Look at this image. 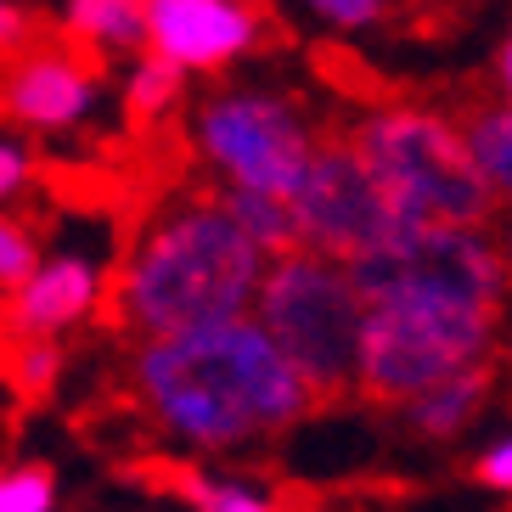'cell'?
Wrapping results in <instances>:
<instances>
[{
    "mask_svg": "<svg viewBox=\"0 0 512 512\" xmlns=\"http://www.w3.org/2000/svg\"><path fill=\"white\" fill-rule=\"evenodd\" d=\"M136 400L192 451H237L310 417L316 389L254 316L141 338L130 355Z\"/></svg>",
    "mask_w": 512,
    "mask_h": 512,
    "instance_id": "obj_1",
    "label": "cell"
},
{
    "mask_svg": "<svg viewBox=\"0 0 512 512\" xmlns=\"http://www.w3.org/2000/svg\"><path fill=\"white\" fill-rule=\"evenodd\" d=\"M265 271V248L226 214L220 192H186L147 214L124 254L113 304L136 338L220 327L254 316Z\"/></svg>",
    "mask_w": 512,
    "mask_h": 512,
    "instance_id": "obj_2",
    "label": "cell"
},
{
    "mask_svg": "<svg viewBox=\"0 0 512 512\" xmlns=\"http://www.w3.org/2000/svg\"><path fill=\"white\" fill-rule=\"evenodd\" d=\"M349 147L366 158L406 226L490 231L501 197L484 181L467 130L428 107H377L349 130Z\"/></svg>",
    "mask_w": 512,
    "mask_h": 512,
    "instance_id": "obj_3",
    "label": "cell"
},
{
    "mask_svg": "<svg viewBox=\"0 0 512 512\" xmlns=\"http://www.w3.org/2000/svg\"><path fill=\"white\" fill-rule=\"evenodd\" d=\"M254 321L271 332V344L299 366L316 400L361 394V349H366V299L355 271L327 254H282L271 259L259 287Z\"/></svg>",
    "mask_w": 512,
    "mask_h": 512,
    "instance_id": "obj_4",
    "label": "cell"
},
{
    "mask_svg": "<svg viewBox=\"0 0 512 512\" xmlns=\"http://www.w3.org/2000/svg\"><path fill=\"white\" fill-rule=\"evenodd\" d=\"M366 310L406 304V310H456V316L501 321L512 293V271L496 231L411 226L383 254L349 265Z\"/></svg>",
    "mask_w": 512,
    "mask_h": 512,
    "instance_id": "obj_5",
    "label": "cell"
},
{
    "mask_svg": "<svg viewBox=\"0 0 512 512\" xmlns=\"http://www.w3.org/2000/svg\"><path fill=\"white\" fill-rule=\"evenodd\" d=\"M192 147L220 175V186L293 203V192L304 186V175L316 164L321 141L293 96L248 91L242 85V91H214L197 102Z\"/></svg>",
    "mask_w": 512,
    "mask_h": 512,
    "instance_id": "obj_6",
    "label": "cell"
},
{
    "mask_svg": "<svg viewBox=\"0 0 512 512\" xmlns=\"http://www.w3.org/2000/svg\"><path fill=\"white\" fill-rule=\"evenodd\" d=\"M496 344L490 316H456V310H406L383 304L366 310V349H361V394L406 411L428 389L451 377L479 372Z\"/></svg>",
    "mask_w": 512,
    "mask_h": 512,
    "instance_id": "obj_7",
    "label": "cell"
},
{
    "mask_svg": "<svg viewBox=\"0 0 512 512\" xmlns=\"http://www.w3.org/2000/svg\"><path fill=\"white\" fill-rule=\"evenodd\" d=\"M293 214H299V237L310 254H327L338 265H361V259L383 254L389 242L406 237V220L394 214L389 192L377 186L366 158L344 141H321L316 164L293 192Z\"/></svg>",
    "mask_w": 512,
    "mask_h": 512,
    "instance_id": "obj_8",
    "label": "cell"
},
{
    "mask_svg": "<svg viewBox=\"0 0 512 512\" xmlns=\"http://www.w3.org/2000/svg\"><path fill=\"white\" fill-rule=\"evenodd\" d=\"M265 40V12L237 0H147V51L181 74H214Z\"/></svg>",
    "mask_w": 512,
    "mask_h": 512,
    "instance_id": "obj_9",
    "label": "cell"
},
{
    "mask_svg": "<svg viewBox=\"0 0 512 512\" xmlns=\"http://www.w3.org/2000/svg\"><path fill=\"white\" fill-rule=\"evenodd\" d=\"M96 107V62L68 40H34L0 62V113L29 130H74Z\"/></svg>",
    "mask_w": 512,
    "mask_h": 512,
    "instance_id": "obj_10",
    "label": "cell"
},
{
    "mask_svg": "<svg viewBox=\"0 0 512 512\" xmlns=\"http://www.w3.org/2000/svg\"><path fill=\"white\" fill-rule=\"evenodd\" d=\"M102 304V271L91 254H51L29 287L0 304V338L12 344H57L68 327Z\"/></svg>",
    "mask_w": 512,
    "mask_h": 512,
    "instance_id": "obj_11",
    "label": "cell"
},
{
    "mask_svg": "<svg viewBox=\"0 0 512 512\" xmlns=\"http://www.w3.org/2000/svg\"><path fill=\"white\" fill-rule=\"evenodd\" d=\"M62 40L91 62L147 57V6L141 0H68L62 6Z\"/></svg>",
    "mask_w": 512,
    "mask_h": 512,
    "instance_id": "obj_12",
    "label": "cell"
},
{
    "mask_svg": "<svg viewBox=\"0 0 512 512\" xmlns=\"http://www.w3.org/2000/svg\"><path fill=\"white\" fill-rule=\"evenodd\" d=\"M484 394H490V372H467V377H451V383H439L428 389L422 400L406 406V428L422 439H456L467 422L484 411Z\"/></svg>",
    "mask_w": 512,
    "mask_h": 512,
    "instance_id": "obj_13",
    "label": "cell"
},
{
    "mask_svg": "<svg viewBox=\"0 0 512 512\" xmlns=\"http://www.w3.org/2000/svg\"><path fill=\"white\" fill-rule=\"evenodd\" d=\"M220 203L226 214L237 220L248 237L265 248V259H282V254H299L304 237H299V214L287 197H265V192H237V186H220Z\"/></svg>",
    "mask_w": 512,
    "mask_h": 512,
    "instance_id": "obj_14",
    "label": "cell"
},
{
    "mask_svg": "<svg viewBox=\"0 0 512 512\" xmlns=\"http://www.w3.org/2000/svg\"><path fill=\"white\" fill-rule=\"evenodd\" d=\"M467 147L479 158L484 181L496 186L501 203H512V107L496 102V107H473L467 113Z\"/></svg>",
    "mask_w": 512,
    "mask_h": 512,
    "instance_id": "obj_15",
    "label": "cell"
},
{
    "mask_svg": "<svg viewBox=\"0 0 512 512\" xmlns=\"http://www.w3.org/2000/svg\"><path fill=\"white\" fill-rule=\"evenodd\" d=\"M181 85H186L181 68H169L164 57L147 51V57L130 62V74H124V113L136 124H158L169 107L181 102Z\"/></svg>",
    "mask_w": 512,
    "mask_h": 512,
    "instance_id": "obj_16",
    "label": "cell"
},
{
    "mask_svg": "<svg viewBox=\"0 0 512 512\" xmlns=\"http://www.w3.org/2000/svg\"><path fill=\"white\" fill-rule=\"evenodd\" d=\"M62 377V344H12L6 349V383L23 400H46Z\"/></svg>",
    "mask_w": 512,
    "mask_h": 512,
    "instance_id": "obj_17",
    "label": "cell"
},
{
    "mask_svg": "<svg viewBox=\"0 0 512 512\" xmlns=\"http://www.w3.org/2000/svg\"><path fill=\"white\" fill-rule=\"evenodd\" d=\"M40 265H46V254H40L34 231L23 226V220H12V214H0V293L12 299L17 287L34 282Z\"/></svg>",
    "mask_w": 512,
    "mask_h": 512,
    "instance_id": "obj_18",
    "label": "cell"
},
{
    "mask_svg": "<svg viewBox=\"0 0 512 512\" xmlns=\"http://www.w3.org/2000/svg\"><path fill=\"white\" fill-rule=\"evenodd\" d=\"M57 484L46 467H0V512H51Z\"/></svg>",
    "mask_w": 512,
    "mask_h": 512,
    "instance_id": "obj_19",
    "label": "cell"
},
{
    "mask_svg": "<svg viewBox=\"0 0 512 512\" xmlns=\"http://www.w3.org/2000/svg\"><path fill=\"white\" fill-rule=\"evenodd\" d=\"M192 496L203 512H276V501H265L259 490H242V484H214V479H197Z\"/></svg>",
    "mask_w": 512,
    "mask_h": 512,
    "instance_id": "obj_20",
    "label": "cell"
},
{
    "mask_svg": "<svg viewBox=\"0 0 512 512\" xmlns=\"http://www.w3.org/2000/svg\"><path fill=\"white\" fill-rule=\"evenodd\" d=\"M310 17L327 29H366V23H383V6L377 0H316Z\"/></svg>",
    "mask_w": 512,
    "mask_h": 512,
    "instance_id": "obj_21",
    "label": "cell"
},
{
    "mask_svg": "<svg viewBox=\"0 0 512 512\" xmlns=\"http://www.w3.org/2000/svg\"><path fill=\"white\" fill-rule=\"evenodd\" d=\"M473 479H479L484 490H496V496H512V434H501L496 445L473 462Z\"/></svg>",
    "mask_w": 512,
    "mask_h": 512,
    "instance_id": "obj_22",
    "label": "cell"
},
{
    "mask_svg": "<svg viewBox=\"0 0 512 512\" xmlns=\"http://www.w3.org/2000/svg\"><path fill=\"white\" fill-rule=\"evenodd\" d=\"M29 175H34L29 152L17 147V141H0V203H6L12 192H23V186H29Z\"/></svg>",
    "mask_w": 512,
    "mask_h": 512,
    "instance_id": "obj_23",
    "label": "cell"
},
{
    "mask_svg": "<svg viewBox=\"0 0 512 512\" xmlns=\"http://www.w3.org/2000/svg\"><path fill=\"white\" fill-rule=\"evenodd\" d=\"M23 46H34V34H29V12H17V6H6V0H0V62L17 57Z\"/></svg>",
    "mask_w": 512,
    "mask_h": 512,
    "instance_id": "obj_24",
    "label": "cell"
},
{
    "mask_svg": "<svg viewBox=\"0 0 512 512\" xmlns=\"http://www.w3.org/2000/svg\"><path fill=\"white\" fill-rule=\"evenodd\" d=\"M496 85H501V102L512 107V34H507V46H501V57H496Z\"/></svg>",
    "mask_w": 512,
    "mask_h": 512,
    "instance_id": "obj_25",
    "label": "cell"
},
{
    "mask_svg": "<svg viewBox=\"0 0 512 512\" xmlns=\"http://www.w3.org/2000/svg\"><path fill=\"white\" fill-rule=\"evenodd\" d=\"M496 237H501V254H507V271H512V214L501 220V231H496Z\"/></svg>",
    "mask_w": 512,
    "mask_h": 512,
    "instance_id": "obj_26",
    "label": "cell"
}]
</instances>
